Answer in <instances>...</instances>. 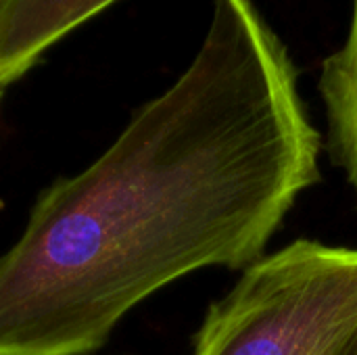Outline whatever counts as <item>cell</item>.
<instances>
[{"mask_svg": "<svg viewBox=\"0 0 357 355\" xmlns=\"http://www.w3.org/2000/svg\"><path fill=\"white\" fill-rule=\"evenodd\" d=\"M295 61L253 0H213L184 73L86 169L46 186L0 255V355H92L138 303L247 270L320 180Z\"/></svg>", "mask_w": 357, "mask_h": 355, "instance_id": "cell-1", "label": "cell"}, {"mask_svg": "<svg viewBox=\"0 0 357 355\" xmlns=\"http://www.w3.org/2000/svg\"><path fill=\"white\" fill-rule=\"evenodd\" d=\"M192 355H357V249L299 239L213 301Z\"/></svg>", "mask_w": 357, "mask_h": 355, "instance_id": "cell-2", "label": "cell"}, {"mask_svg": "<svg viewBox=\"0 0 357 355\" xmlns=\"http://www.w3.org/2000/svg\"><path fill=\"white\" fill-rule=\"evenodd\" d=\"M117 0H0V90L42 54Z\"/></svg>", "mask_w": 357, "mask_h": 355, "instance_id": "cell-3", "label": "cell"}, {"mask_svg": "<svg viewBox=\"0 0 357 355\" xmlns=\"http://www.w3.org/2000/svg\"><path fill=\"white\" fill-rule=\"evenodd\" d=\"M318 92L326 111L331 159L357 199V0H351L345 42L322 63Z\"/></svg>", "mask_w": 357, "mask_h": 355, "instance_id": "cell-4", "label": "cell"}, {"mask_svg": "<svg viewBox=\"0 0 357 355\" xmlns=\"http://www.w3.org/2000/svg\"><path fill=\"white\" fill-rule=\"evenodd\" d=\"M0 94H2V90H0Z\"/></svg>", "mask_w": 357, "mask_h": 355, "instance_id": "cell-5", "label": "cell"}]
</instances>
